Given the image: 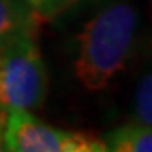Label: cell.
<instances>
[{"instance_id": "obj_9", "label": "cell", "mask_w": 152, "mask_h": 152, "mask_svg": "<svg viewBox=\"0 0 152 152\" xmlns=\"http://www.w3.org/2000/svg\"><path fill=\"white\" fill-rule=\"evenodd\" d=\"M27 2H29V4H32V5L36 7V5L39 4V2H41V0H27Z\"/></svg>"}, {"instance_id": "obj_4", "label": "cell", "mask_w": 152, "mask_h": 152, "mask_svg": "<svg viewBox=\"0 0 152 152\" xmlns=\"http://www.w3.org/2000/svg\"><path fill=\"white\" fill-rule=\"evenodd\" d=\"M41 15L27 0H0V49L27 32H37Z\"/></svg>"}, {"instance_id": "obj_1", "label": "cell", "mask_w": 152, "mask_h": 152, "mask_svg": "<svg viewBox=\"0 0 152 152\" xmlns=\"http://www.w3.org/2000/svg\"><path fill=\"white\" fill-rule=\"evenodd\" d=\"M139 26L137 10L124 0L112 2L86 22L78 36L75 75L88 91H102L125 68Z\"/></svg>"}, {"instance_id": "obj_7", "label": "cell", "mask_w": 152, "mask_h": 152, "mask_svg": "<svg viewBox=\"0 0 152 152\" xmlns=\"http://www.w3.org/2000/svg\"><path fill=\"white\" fill-rule=\"evenodd\" d=\"M75 2L76 0H41L36 5V10L42 20H49V19H54L56 15H59L61 12L66 10Z\"/></svg>"}, {"instance_id": "obj_2", "label": "cell", "mask_w": 152, "mask_h": 152, "mask_svg": "<svg viewBox=\"0 0 152 152\" xmlns=\"http://www.w3.org/2000/svg\"><path fill=\"white\" fill-rule=\"evenodd\" d=\"M36 34H24L0 49V113L37 108L46 100L48 71Z\"/></svg>"}, {"instance_id": "obj_6", "label": "cell", "mask_w": 152, "mask_h": 152, "mask_svg": "<svg viewBox=\"0 0 152 152\" xmlns=\"http://www.w3.org/2000/svg\"><path fill=\"white\" fill-rule=\"evenodd\" d=\"M132 122L152 127V46L147 68L135 88L132 103Z\"/></svg>"}, {"instance_id": "obj_3", "label": "cell", "mask_w": 152, "mask_h": 152, "mask_svg": "<svg viewBox=\"0 0 152 152\" xmlns=\"http://www.w3.org/2000/svg\"><path fill=\"white\" fill-rule=\"evenodd\" d=\"M4 151L9 152H107L105 142L83 132L63 130L39 122L29 110L7 112Z\"/></svg>"}, {"instance_id": "obj_8", "label": "cell", "mask_w": 152, "mask_h": 152, "mask_svg": "<svg viewBox=\"0 0 152 152\" xmlns=\"http://www.w3.org/2000/svg\"><path fill=\"white\" fill-rule=\"evenodd\" d=\"M7 113H0V151H4V130H5Z\"/></svg>"}, {"instance_id": "obj_5", "label": "cell", "mask_w": 152, "mask_h": 152, "mask_svg": "<svg viewBox=\"0 0 152 152\" xmlns=\"http://www.w3.org/2000/svg\"><path fill=\"white\" fill-rule=\"evenodd\" d=\"M103 142L110 152H152V127L130 122L110 130Z\"/></svg>"}]
</instances>
